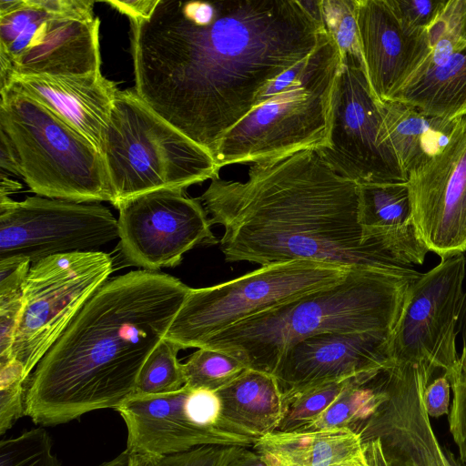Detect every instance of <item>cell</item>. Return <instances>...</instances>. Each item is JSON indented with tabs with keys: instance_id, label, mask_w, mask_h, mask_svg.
<instances>
[{
	"instance_id": "6da1fadb",
	"label": "cell",
	"mask_w": 466,
	"mask_h": 466,
	"mask_svg": "<svg viewBox=\"0 0 466 466\" xmlns=\"http://www.w3.org/2000/svg\"><path fill=\"white\" fill-rule=\"evenodd\" d=\"M130 24L136 93L212 157L264 88L328 34L299 0H157Z\"/></svg>"
},
{
	"instance_id": "7a4b0ae2",
	"label": "cell",
	"mask_w": 466,
	"mask_h": 466,
	"mask_svg": "<svg viewBox=\"0 0 466 466\" xmlns=\"http://www.w3.org/2000/svg\"><path fill=\"white\" fill-rule=\"evenodd\" d=\"M210 181L198 198L211 224L224 228L219 246L227 262L403 266L364 240L359 184L337 173L315 149L250 164L245 181Z\"/></svg>"
},
{
	"instance_id": "3957f363",
	"label": "cell",
	"mask_w": 466,
	"mask_h": 466,
	"mask_svg": "<svg viewBox=\"0 0 466 466\" xmlns=\"http://www.w3.org/2000/svg\"><path fill=\"white\" fill-rule=\"evenodd\" d=\"M189 289L173 276L146 269L108 279L29 376L25 415L55 426L116 410L135 394L145 361L166 337Z\"/></svg>"
},
{
	"instance_id": "277c9868",
	"label": "cell",
	"mask_w": 466,
	"mask_h": 466,
	"mask_svg": "<svg viewBox=\"0 0 466 466\" xmlns=\"http://www.w3.org/2000/svg\"><path fill=\"white\" fill-rule=\"evenodd\" d=\"M420 275L409 266L352 268L337 283L235 324L201 348L226 352L248 369L272 374L282 354L307 338L328 332H394Z\"/></svg>"
},
{
	"instance_id": "5b68a950",
	"label": "cell",
	"mask_w": 466,
	"mask_h": 466,
	"mask_svg": "<svg viewBox=\"0 0 466 466\" xmlns=\"http://www.w3.org/2000/svg\"><path fill=\"white\" fill-rule=\"evenodd\" d=\"M113 206L218 176L213 157L153 111L135 89L118 90L100 149Z\"/></svg>"
},
{
	"instance_id": "8992f818",
	"label": "cell",
	"mask_w": 466,
	"mask_h": 466,
	"mask_svg": "<svg viewBox=\"0 0 466 466\" xmlns=\"http://www.w3.org/2000/svg\"><path fill=\"white\" fill-rule=\"evenodd\" d=\"M341 59L337 44L327 34L292 85L255 106L226 133L213 157L218 167L324 146Z\"/></svg>"
},
{
	"instance_id": "52a82bcc",
	"label": "cell",
	"mask_w": 466,
	"mask_h": 466,
	"mask_svg": "<svg viewBox=\"0 0 466 466\" xmlns=\"http://www.w3.org/2000/svg\"><path fill=\"white\" fill-rule=\"evenodd\" d=\"M0 129L15 149L20 177L37 196L113 204L100 151L49 108L25 95L0 90Z\"/></svg>"
},
{
	"instance_id": "ba28073f",
	"label": "cell",
	"mask_w": 466,
	"mask_h": 466,
	"mask_svg": "<svg viewBox=\"0 0 466 466\" xmlns=\"http://www.w3.org/2000/svg\"><path fill=\"white\" fill-rule=\"evenodd\" d=\"M351 269L293 260L263 266L215 286L190 288L165 338L181 350L199 349L231 326L335 284Z\"/></svg>"
},
{
	"instance_id": "9c48e42d",
	"label": "cell",
	"mask_w": 466,
	"mask_h": 466,
	"mask_svg": "<svg viewBox=\"0 0 466 466\" xmlns=\"http://www.w3.org/2000/svg\"><path fill=\"white\" fill-rule=\"evenodd\" d=\"M100 21L63 12L56 0H18L0 15V85L14 76L99 72Z\"/></svg>"
},
{
	"instance_id": "30bf717a",
	"label": "cell",
	"mask_w": 466,
	"mask_h": 466,
	"mask_svg": "<svg viewBox=\"0 0 466 466\" xmlns=\"http://www.w3.org/2000/svg\"><path fill=\"white\" fill-rule=\"evenodd\" d=\"M112 271L113 259L102 251L54 255L31 265L12 351L27 380Z\"/></svg>"
},
{
	"instance_id": "8fae6325",
	"label": "cell",
	"mask_w": 466,
	"mask_h": 466,
	"mask_svg": "<svg viewBox=\"0 0 466 466\" xmlns=\"http://www.w3.org/2000/svg\"><path fill=\"white\" fill-rule=\"evenodd\" d=\"M116 238L117 219L98 202L0 197V261L100 251Z\"/></svg>"
},
{
	"instance_id": "7c38bea8",
	"label": "cell",
	"mask_w": 466,
	"mask_h": 466,
	"mask_svg": "<svg viewBox=\"0 0 466 466\" xmlns=\"http://www.w3.org/2000/svg\"><path fill=\"white\" fill-rule=\"evenodd\" d=\"M466 258H441L415 282L390 345L393 366L427 367L447 378L455 367L457 325L465 302Z\"/></svg>"
},
{
	"instance_id": "4fadbf2b",
	"label": "cell",
	"mask_w": 466,
	"mask_h": 466,
	"mask_svg": "<svg viewBox=\"0 0 466 466\" xmlns=\"http://www.w3.org/2000/svg\"><path fill=\"white\" fill-rule=\"evenodd\" d=\"M326 144L315 149L339 175L357 182L407 181L380 140V104L369 85L362 59L341 56Z\"/></svg>"
},
{
	"instance_id": "5bb4252c",
	"label": "cell",
	"mask_w": 466,
	"mask_h": 466,
	"mask_svg": "<svg viewBox=\"0 0 466 466\" xmlns=\"http://www.w3.org/2000/svg\"><path fill=\"white\" fill-rule=\"evenodd\" d=\"M465 12L466 0H442L414 38L404 72L385 102L451 121L466 116V45L461 40Z\"/></svg>"
},
{
	"instance_id": "9a60e30c",
	"label": "cell",
	"mask_w": 466,
	"mask_h": 466,
	"mask_svg": "<svg viewBox=\"0 0 466 466\" xmlns=\"http://www.w3.org/2000/svg\"><path fill=\"white\" fill-rule=\"evenodd\" d=\"M116 208L121 251L142 269L176 267L190 249L218 242L201 201L187 197L183 188L150 191Z\"/></svg>"
},
{
	"instance_id": "2e32d148",
	"label": "cell",
	"mask_w": 466,
	"mask_h": 466,
	"mask_svg": "<svg viewBox=\"0 0 466 466\" xmlns=\"http://www.w3.org/2000/svg\"><path fill=\"white\" fill-rule=\"evenodd\" d=\"M412 215L423 242L441 259L466 251V116L442 149L408 174Z\"/></svg>"
},
{
	"instance_id": "e0dca14e",
	"label": "cell",
	"mask_w": 466,
	"mask_h": 466,
	"mask_svg": "<svg viewBox=\"0 0 466 466\" xmlns=\"http://www.w3.org/2000/svg\"><path fill=\"white\" fill-rule=\"evenodd\" d=\"M393 332H328L299 341L278 360L272 375L283 394L392 366Z\"/></svg>"
},
{
	"instance_id": "ac0fdd59",
	"label": "cell",
	"mask_w": 466,
	"mask_h": 466,
	"mask_svg": "<svg viewBox=\"0 0 466 466\" xmlns=\"http://www.w3.org/2000/svg\"><path fill=\"white\" fill-rule=\"evenodd\" d=\"M190 388L157 394H134L116 410L127 430V451L151 458L184 452L203 445L253 446L252 439L218 427L196 423L187 409Z\"/></svg>"
},
{
	"instance_id": "d6986e66",
	"label": "cell",
	"mask_w": 466,
	"mask_h": 466,
	"mask_svg": "<svg viewBox=\"0 0 466 466\" xmlns=\"http://www.w3.org/2000/svg\"><path fill=\"white\" fill-rule=\"evenodd\" d=\"M5 88L38 101L100 151L118 91L101 71L82 76H14L0 85V90Z\"/></svg>"
},
{
	"instance_id": "ffe728a7",
	"label": "cell",
	"mask_w": 466,
	"mask_h": 466,
	"mask_svg": "<svg viewBox=\"0 0 466 466\" xmlns=\"http://www.w3.org/2000/svg\"><path fill=\"white\" fill-rule=\"evenodd\" d=\"M359 223L364 240L398 264L420 265L430 251L413 218L407 181L359 185Z\"/></svg>"
},
{
	"instance_id": "44dd1931",
	"label": "cell",
	"mask_w": 466,
	"mask_h": 466,
	"mask_svg": "<svg viewBox=\"0 0 466 466\" xmlns=\"http://www.w3.org/2000/svg\"><path fill=\"white\" fill-rule=\"evenodd\" d=\"M356 21L365 74L381 105L402 76L416 36L403 32L388 0H356Z\"/></svg>"
},
{
	"instance_id": "7402d4cb",
	"label": "cell",
	"mask_w": 466,
	"mask_h": 466,
	"mask_svg": "<svg viewBox=\"0 0 466 466\" xmlns=\"http://www.w3.org/2000/svg\"><path fill=\"white\" fill-rule=\"evenodd\" d=\"M215 392L220 400V423L225 430L255 441L277 430L282 417L283 393L274 375L247 369Z\"/></svg>"
},
{
	"instance_id": "603a6c76",
	"label": "cell",
	"mask_w": 466,
	"mask_h": 466,
	"mask_svg": "<svg viewBox=\"0 0 466 466\" xmlns=\"http://www.w3.org/2000/svg\"><path fill=\"white\" fill-rule=\"evenodd\" d=\"M284 466H361L363 441L348 428L272 432L253 445Z\"/></svg>"
},
{
	"instance_id": "cb8c5ba5",
	"label": "cell",
	"mask_w": 466,
	"mask_h": 466,
	"mask_svg": "<svg viewBox=\"0 0 466 466\" xmlns=\"http://www.w3.org/2000/svg\"><path fill=\"white\" fill-rule=\"evenodd\" d=\"M380 113V143L407 177L442 149L455 121L427 116L400 102L382 103Z\"/></svg>"
},
{
	"instance_id": "d4e9b609",
	"label": "cell",
	"mask_w": 466,
	"mask_h": 466,
	"mask_svg": "<svg viewBox=\"0 0 466 466\" xmlns=\"http://www.w3.org/2000/svg\"><path fill=\"white\" fill-rule=\"evenodd\" d=\"M388 370L355 377L307 430L348 428L358 433L388 399Z\"/></svg>"
},
{
	"instance_id": "484cf974",
	"label": "cell",
	"mask_w": 466,
	"mask_h": 466,
	"mask_svg": "<svg viewBox=\"0 0 466 466\" xmlns=\"http://www.w3.org/2000/svg\"><path fill=\"white\" fill-rule=\"evenodd\" d=\"M355 377L325 382L283 394L282 417L274 432L307 430Z\"/></svg>"
},
{
	"instance_id": "4316f807",
	"label": "cell",
	"mask_w": 466,
	"mask_h": 466,
	"mask_svg": "<svg viewBox=\"0 0 466 466\" xmlns=\"http://www.w3.org/2000/svg\"><path fill=\"white\" fill-rule=\"evenodd\" d=\"M31 265L27 259L0 261V363L12 360L23 289Z\"/></svg>"
},
{
	"instance_id": "83f0119b",
	"label": "cell",
	"mask_w": 466,
	"mask_h": 466,
	"mask_svg": "<svg viewBox=\"0 0 466 466\" xmlns=\"http://www.w3.org/2000/svg\"><path fill=\"white\" fill-rule=\"evenodd\" d=\"M181 348L164 338L145 361L135 394L157 395L177 391L186 385L182 363L177 360Z\"/></svg>"
},
{
	"instance_id": "f1b7e54d",
	"label": "cell",
	"mask_w": 466,
	"mask_h": 466,
	"mask_svg": "<svg viewBox=\"0 0 466 466\" xmlns=\"http://www.w3.org/2000/svg\"><path fill=\"white\" fill-rule=\"evenodd\" d=\"M182 367L187 386L212 391L223 388L248 369L238 358L206 348L198 349Z\"/></svg>"
},
{
	"instance_id": "f546056e",
	"label": "cell",
	"mask_w": 466,
	"mask_h": 466,
	"mask_svg": "<svg viewBox=\"0 0 466 466\" xmlns=\"http://www.w3.org/2000/svg\"><path fill=\"white\" fill-rule=\"evenodd\" d=\"M52 440L43 428L0 441V466H60Z\"/></svg>"
},
{
	"instance_id": "4dcf8cb0",
	"label": "cell",
	"mask_w": 466,
	"mask_h": 466,
	"mask_svg": "<svg viewBox=\"0 0 466 466\" xmlns=\"http://www.w3.org/2000/svg\"><path fill=\"white\" fill-rule=\"evenodd\" d=\"M324 26L341 56L361 58L356 21V0H320ZM362 59V58H361Z\"/></svg>"
},
{
	"instance_id": "1f68e13d",
	"label": "cell",
	"mask_w": 466,
	"mask_h": 466,
	"mask_svg": "<svg viewBox=\"0 0 466 466\" xmlns=\"http://www.w3.org/2000/svg\"><path fill=\"white\" fill-rule=\"evenodd\" d=\"M26 382L22 367L15 360L0 363V434L25 415Z\"/></svg>"
},
{
	"instance_id": "d6a6232c",
	"label": "cell",
	"mask_w": 466,
	"mask_h": 466,
	"mask_svg": "<svg viewBox=\"0 0 466 466\" xmlns=\"http://www.w3.org/2000/svg\"><path fill=\"white\" fill-rule=\"evenodd\" d=\"M448 380L453 394L448 414L449 429L459 458L466 463V342Z\"/></svg>"
},
{
	"instance_id": "836d02e7",
	"label": "cell",
	"mask_w": 466,
	"mask_h": 466,
	"mask_svg": "<svg viewBox=\"0 0 466 466\" xmlns=\"http://www.w3.org/2000/svg\"><path fill=\"white\" fill-rule=\"evenodd\" d=\"M243 447L248 446L203 445L187 451L153 458V466H228Z\"/></svg>"
},
{
	"instance_id": "e575fe53",
	"label": "cell",
	"mask_w": 466,
	"mask_h": 466,
	"mask_svg": "<svg viewBox=\"0 0 466 466\" xmlns=\"http://www.w3.org/2000/svg\"><path fill=\"white\" fill-rule=\"evenodd\" d=\"M400 27L415 37L434 18L442 0H388Z\"/></svg>"
},
{
	"instance_id": "d590c367",
	"label": "cell",
	"mask_w": 466,
	"mask_h": 466,
	"mask_svg": "<svg viewBox=\"0 0 466 466\" xmlns=\"http://www.w3.org/2000/svg\"><path fill=\"white\" fill-rule=\"evenodd\" d=\"M186 405L189 415L198 425L224 429L220 423V400L215 391L190 388Z\"/></svg>"
},
{
	"instance_id": "8d00e7d4",
	"label": "cell",
	"mask_w": 466,
	"mask_h": 466,
	"mask_svg": "<svg viewBox=\"0 0 466 466\" xmlns=\"http://www.w3.org/2000/svg\"><path fill=\"white\" fill-rule=\"evenodd\" d=\"M451 390V383L445 375H439L429 383L424 391V403L429 417L449 414Z\"/></svg>"
},
{
	"instance_id": "74e56055",
	"label": "cell",
	"mask_w": 466,
	"mask_h": 466,
	"mask_svg": "<svg viewBox=\"0 0 466 466\" xmlns=\"http://www.w3.org/2000/svg\"><path fill=\"white\" fill-rule=\"evenodd\" d=\"M308 57L289 68L284 73L277 76L273 81H271L260 93L255 106L281 93L288 86L292 85L304 70L307 65Z\"/></svg>"
},
{
	"instance_id": "f35d334b",
	"label": "cell",
	"mask_w": 466,
	"mask_h": 466,
	"mask_svg": "<svg viewBox=\"0 0 466 466\" xmlns=\"http://www.w3.org/2000/svg\"><path fill=\"white\" fill-rule=\"evenodd\" d=\"M119 13L127 15L130 22L149 16L157 0L103 1Z\"/></svg>"
},
{
	"instance_id": "ab89813d",
	"label": "cell",
	"mask_w": 466,
	"mask_h": 466,
	"mask_svg": "<svg viewBox=\"0 0 466 466\" xmlns=\"http://www.w3.org/2000/svg\"><path fill=\"white\" fill-rule=\"evenodd\" d=\"M364 462L361 466H392L379 438L363 441Z\"/></svg>"
},
{
	"instance_id": "60d3db41",
	"label": "cell",
	"mask_w": 466,
	"mask_h": 466,
	"mask_svg": "<svg viewBox=\"0 0 466 466\" xmlns=\"http://www.w3.org/2000/svg\"><path fill=\"white\" fill-rule=\"evenodd\" d=\"M0 167L1 169L20 177L19 166L13 145L5 133L0 129Z\"/></svg>"
},
{
	"instance_id": "b9f144b4",
	"label": "cell",
	"mask_w": 466,
	"mask_h": 466,
	"mask_svg": "<svg viewBox=\"0 0 466 466\" xmlns=\"http://www.w3.org/2000/svg\"><path fill=\"white\" fill-rule=\"evenodd\" d=\"M228 466H270L268 458L253 446L243 447Z\"/></svg>"
},
{
	"instance_id": "7bdbcfd3",
	"label": "cell",
	"mask_w": 466,
	"mask_h": 466,
	"mask_svg": "<svg viewBox=\"0 0 466 466\" xmlns=\"http://www.w3.org/2000/svg\"><path fill=\"white\" fill-rule=\"evenodd\" d=\"M0 197H8L22 187V185L6 176L4 171H1L0 175Z\"/></svg>"
},
{
	"instance_id": "ee69618b",
	"label": "cell",
	"mask_w": 466,
	"mask_h": 466,
	"mask_svg": "<svg viewBox=\"0 0 466 466\" xmlns=\"http://www.w3.org/2000/svg\"><path fill=\"white\" fill-rule=\"evenodd\" d=\"M127 466H153V458L139 454H130Z\"/></svg>"
},
{
	"instance_id": "f6af8a7d",
	"label": "cell",
	"mask_w": 466,
	"mask_h": 466,
	"mask_svg": "<svg viewBox=\"0 0 466 466\" xmlns=\"http://www.w3.org/2000/svg\"><path fill=\"white\" fill-rule=\"evenodd\" d=\"M130 454L125 451L117 455L116 458L103 462L97 466H127Z\"/></svg>"
},
{
	"instance_id": "bcb514c9",
	"label": "cell",
	"mask_w": 466,
	"mask_h": 466,
	"mask_svg": "<svg viewBox=\"0 0 466 466\" xmlns=\"http://www.w3.org/2000/svg\"><path fill=\"white\" fill-rule=\"evenodd\" d=\"M461 40L466 45V12L463 16L461 30Z\"/></svg>"
}]
</instances>
